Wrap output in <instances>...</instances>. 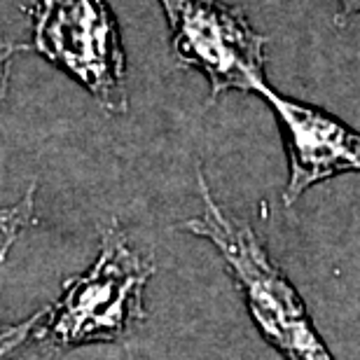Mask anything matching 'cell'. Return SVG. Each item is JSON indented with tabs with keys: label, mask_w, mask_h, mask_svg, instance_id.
I'll use <instances>...</instances> for the list:
<instances>
[{
	"label": "cell",
	"mask_w": 360,
	"mask_h": 360,
	"mask_svg": "<svg viewBox=\"0 0 360 360\" xmlns=\"http://www.w3.org/2000/svg\"><path fill=\"white\" fill-rule=\"evenodd\" d=\"M33 49L80 82L112 115L129 110L127 52L108 0H38Z\"/></svg>",
	"instance_id": "obj_3"
},
{
	"label": "cell",
	"mask_w": 360,
	"mask_h": 360,
	"mask_svg": "<svg viewBox=\"0 0 360 360\" xmlns=\"http://www.w3.org/2000/svg\"><path fill=\"white\" fill-rule=\"evenodd\" d=\"M40 316H42V309L38 314L28 316V319L19 323H5L0 319V360H12L28 342H31Z\"/></svg>",
	"instance_id": "obj_7"
},
{
	"label": "cell",
	"mask_w": 360,
	"mask_h": 360,
	"mask_svg": "<svg viewBox=\"0 0 360 360\" xmlns=\"http://www.w3.org/2000/svg\"><path fill=\"white\" fill-rule=\"evenodd\" d=\"M155 269L112 218L101 232L96 260L63 281L56 302L42 309L33 340L49 351L127 342L148 319L146 288Z\"/></svg>",
	"instance_id": "obj_2"
},
{
	"label": "cell",
	"mask_w": 360,
	"mask_h": 360,
	"mask_svg": "<svg viewBox=\"0 0 360 360\" xmlns=\"http://www.w3.org/2000/svg\"><path fill=\"white\" fill-rule=\"evenodd\" d=\"M257 96L267 101L285 136L290 174L283 187V206H295L311 187L342 174H358L360 136L342 120L302 101L278 94L269 82L260 84Z\"/></svg>",
	"instance_id": "obj_5"
},
{
	"label": "cell",
	"mask_w": 360,
	"mask_h": 360,
	"mask_svg": "<svg viewBox=\"0 0 360 360\" xmlns=\"http://www.w3.org/2000/svg\"><path fill=\"white\" fill-rule=\"evenodd\" d=\"M180 66L199 70L211 101L229 91L257 94L267 82V38L250 26L246 12L225 0H160Z\"/></svg>",
	"instance_id": "obj_4"
},
{
	"label": "cell",
	"mask_w": 360,
	"mask_h": 360,
	"mask_svg": "<svg viewBox=\"0 0 360 360\" xmlns=\"http://www.w3.org/2000/svg\"><path fill=\"white\" fill-rule=\"evenodd\" d=\"M340 5V12H337V21L340 24H349L358 17V7H360V0H337Z\"/></svg>",
	"instance_id": "obj_9"
},
{
	"label": "cell",
	"mask_w": 360,
	"mask_h": 360,
	"mask_svg": "<svg viewBox=\"0 0 360 360\" xmlns=\"http://www.w3.org/2000/svg\"><path fill=\"white\" fill-rule=\"evenodd\" d=\"M35 194H38V187L33 183L17 204L0 208V236H3L0 262H3L7 253L12 250L14 241H17L19 236L35 222Z\"/></svg>",
	"instance_id": "obj_6"
},
{
	"label": "cell",
	"mask_w": 360,
	"mask_h": 360,
	"mask_svg": "<svg viewBox=\"0 0 360 360\" xmlns=\"http://www.w3.org/2000/svg\"><path fill=\"white\" fill-rule=\"evenodd\" d=\"M197 185L204 211L185 220L180 229L213 243L262 340L285 360H335L314 328L297 288L269 255L255 229L215 201L201 164Z\"/></svg>",
	"instance_id": "obj_1"
},
{
	"label": "cell",
	"mask_w": 360,
	"mask_h": 360,
	"mask_svg": "<svg viewBox=\"0 0 360 360\" xmlns=\"http://www.w3.org/2000/svg\"><path fill=\"white\" fill-rule=\"evenodd\" d=\"M21 45H14L12 40L5 38V33L0 31V101L5 98L7 89H10V75H12V61L17 59L21 52Z\"/></svg>",
	"instance_id": "obj_8"
}]
</instances>
